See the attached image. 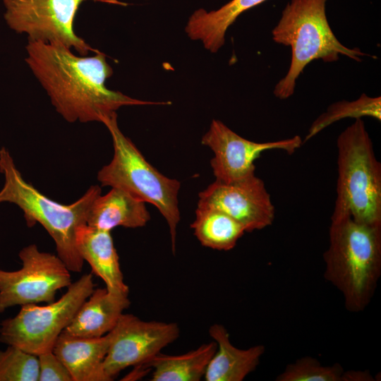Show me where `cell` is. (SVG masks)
I'll list each match as a JSON object with an SVG mask.
<instances>
[{"label":"cell","instance_id":"6da1fadb","mask_svg":"<svg viewBox=\"0 0 381 381\" xmlns=\"http://www.w3.org/2000/svg\"><path fill=\"white\" fill-rule=\"evenodd\" d=\"M25 62L46 90L56 111L68 122H102L120 107L168 104L143 101L109 90L113 71L105 55L77 56L59 43L28 42Z\"/></svg>","mask_w":381,"mask_h":381},{"label":"cell","instance_id":"7a4b0ae2","mask_svg":"<svg viewBox=\"0 0 381 381\" xmlns=\"http://www.w3.org/2000/svg\"><path fill=\"white\" fill-rule=\"evenodd\" d=\"M329 247L323 254L324 277L341 294L348 311H363L381 275V225L351 217L331 222Z\"/></svg>","mask_w":381,"mask_h":381},{"label":"cell","instance_id":"3957f363","mask_svg":"<svg viewBox=\"0 0 381 381\" xmlns=\"http://www.w3.org/2000/svg\"><path fill=\"white\" fill-rule=\"evenodd\" d=\"M0 172L5 183L0 190V203L11 202L23 212L29 227L41 224L54 240L57 255L71 272H80L84 260L75 245L77 229L86 224L94 200L102 193L100 186H91L76 201L61 204L40 193L28 183L16 167L8 150L0 149Z\"/></svg>","mask_w":381,"mask_h":381},{"label":"cell","instance_id":"277c9868","mask_svg":"<svg viewBox=\"0 0 381 381\" xmlns=\"http://www.w3.org/2000/svg\"><path fill=\"white\" fill-rule=\"evenodd\" d=\"M327 1L291 0L272 31L276 43L289 46L291 49L287 73L273 91L280 99L294 93L297 78L311 61L334 62L340 55L361 61L362 56H368L358 48L344 46L334 35L326 16Z\"/></svg>","mask_w":381,"mask_h":381},{"label":"cell","instance_id":"5b68a950","mask_svg":"<svg viewBox=\"0 0 381 381\" xmlns=\"http://www.w3.org/2000/svg\"><path fill=\"white\" fill-rule=\"evenodd\" d=\"M337 197L331 222L351 217L358 223L381 225V164L361 119L337 140Z\"/></svg>","mask_w":381,"mask_h":381},{"label":"cell","instance_id":"8992f818","mask_svg":"<svg viewBox=\"0 0 381 381\" xmlns=\"http://www.w3.org/2000/svg\"><path fill=\"white\" fill-rule=\"evenodd\" d=\"M101 123L111 134L114 155L111 162L98 171L97 180L102 186L123 189L155 206L169 226L174 253L176 227L181 219L178 200L180 181L163 175L145 159L120 130L116 112L104 117Z\"/></svg>","mask_w":381,"mask_h":381},{"label":"cell","instance_id":"52a82bcc","mask_svg":"<svg viewBox=\"0 0 381 381\" xmlns=\"http://www.w3.org/2000/svg\"><path fill=\"white\" fill-rule=\"evenodd\" d=\"M95 286L92 274H85L71 283L59 300L47 306H22L15 317L1 321L0 341L36 356L52 351Z\"/></svg>","mask_w":381,"mask_h":381},{"label":"cell","instance_id":"ba28073f","mask_svg":"<svg viewBox=\"0 0 381 381\" xmlns=\"http://www.w3.org/2000/svg\"><path fill=\"white\" fill-rule=\"evenodd\" d=\"M18 256L20 270H0V313L15 306L52 303L59 290L71 284V271L58 255L30 244Z\"/></svg>","mask_w":381,"mask_h":381},{"label":"cell","instance_id":"9c48e42d","mask_svg":"<svg viewBox=\"0 0 381 381\" xmlns=\"http://www.w3.org/2000/svg\"><path fill=\"white\" fill-rule=\"evenodd\" d=\"M84 0H2L4 19L18 33H26L28 42L59 43L85 56L97 52L73 30V21Z\"/></svg>","mask_w":381,"mask_h":381},{"label":"cell","instance_id":"30bf717a","mask_svg":"<svg viewBox=\"0 0 381 381\" xmlns=\"http://www.w3.org/2000/svg\"><path fill=\"white\" fill-rule=\"evenodd\" d=\"M109 334L103 368L111 381L128 367L147 363L179 337V328L174 322L144 321L123 313Z\"/></svg>","mask_w":381,"mask_h":381},{"label":"cell","instance_id":"8fae6325","mask_svg":"<svg viewBox=\"0 0 381 381\" xmlns=\"http://www.w3.org/2000/svg\"><path fill=\"white\" fill-rule=\"evenodd\" d=\"M201 143L214 153L210 160L215 181L229 183L255 174V161L261 153L279 150L291 155L303 140L299 135L276 141L257 143L246 139L219 120H212Z\"/></svg>","mask_w":381,"mask_h":381},{"label":"cell","instance_id":"7c38bea8","mask_svg":"<svg viewBox=\"0 0 381 381\" xmlns=\"http://www.w3.org/2000/svg\"><path fill=\"white\" fill-rule=\"evenodd\" d=\"M198 205L219 210L245 229L246 232L272 225L274 206L263 181L255 174L224 183L215 181L199 193Z\"/></svg>","mask_w":381,"mask_h":381},{"label":"cell","instance_id":"4fadbf2b","mask_svg":"<svg viewBox=\"0 0 381 381\" xmlns=\"http://www.w3.org/2000/svg\"><path fill=\"white\" fill-rule=\"evenodd\" d=\"M109 341V333L99 337L82 338L63 331L52 351L66 367L73 381H109L103 368Z\"/></svg>","mask_w":381,"mask_h":381},{"label":"cell","instance_id":"5bb4252c","mask_svg":"<svg viewBox=\"0 0 381 381\" xmlns=\"http://www.w3.org/2000/svg\"><path fill=\"white\" fill-rule=\"evenodd\" d=\"M75 245L80 257L104 281L109 292L128 295L111 231L81 225L76 230Z\"/></svg>","mask_w":381,"mask_h":381},{"label":"cell","instance_id":"9a60e30c","mask_svg":"<svg viewBox=\"0 0 381 381\" xmlns=\"http://www.w3.org/2000/svg\"><path fill=\"white\" fill-rule=\"evenodd\" d=\"M130 304L128 295L111 293L106 287L95 289L64 331L82 338L102 337L114 329Z\"/></svg>","mask_w":381,"mask_h":381},{"label":"cell","instance_id":"2e32d148","mask_svg":"<svg viewBox=\"0 0 381 381\" xmlns=\"http://www.w3.org/2000/svg\"><path fill=\"white\" fill-rule=\"evenodd\" d=\"M209 333L217 343V350L207 367L206 381H242L255 370L265 351L260 344L247 349L236 348L226 329L219 324L212 325Z\"/></svg>","mask_w":381,"mask_h":381},{"label":"cell","instance_id":"e0dca14e","mask_svg":"<svg viewBox=\"0 0 381 381\" xmlns=\"http://www.w3.org/2000/svg\"><path fill=\"white\" fill-rule=\"evenodd\" d=\"M150 214L145 202L126 190L114 188L104 195H99L93 202L86 224L104 231L114 228H138L146 225Z\"/></svg>","mask_w":381,"mask_h":381},{"label":"cell","instance_id":"ac0fdd59","mask_svg":"<svg viewBox=\"0 0 381 381\" xmlns=\"http://www.w3.org/2000/svg\"><path fill=\"white\" fill-rule=\"evenodd\" d=\"M265 1L231 0L217 10L199 8L189 18L185 32L189 38L200 41L206 49L215 53L224 45L226 30L237 18Z\"/></svg>","mask_w":381,"mask_h":381},{"label":"cell","instance_id":"d6986e66","mask_svg":"<svg viewBox=\"0 0 381 381\" xmlns=\"http://www.w3.org/2000/svg\"><path fill=\"white\" fill-rule=\"evenodd\" d=\"M216 350L217 343L212 341L183 355L159 353L145 365L153 369L152 381H198L204 377Z\"/></svg>","mask_w":381,"mask_h":381},{"label":"cell","instance_id":"ffe728a7","mask_svg":"<svg viewBox=\"0 0 381 381\" xmlns=\"http://www.w3.org/2000/svg\"><path fill=\"white\" fill-rule=\"evenodd\" d=\"M190 227L203 246L218 250H231L246 232L239 222L225 212L202 205H197Z\"/></svg>","mask_w":381,"mask_h":381},{"label":"cell","instance_id":"44dd1931","mask_svg":"<svg viewBox=\"0 0 381 381\" xmlns=\"http://www.w3.org/2000/svg\"><path fill=\"white\" fill-rule=\"evenodd\" d=\"M369 116L381 120V97H371L363 93L354 101H340L330 104L311 124L303 143L316 135L332 123L346 118Z\"/></svg>","mask_w":381,"mask_h":381},{"label":"cell","instance_id":"7402d4cb","mask_svg":"<svg viewBox=\"0 0 381 381\" xmlns=\"http://www.w3.org/2000/svg\"><path fill=\"white\" fill-rule=\"evenodd\" d=\"M39 371L37 356L11 345L0 350V381H38Z\"/></svg>","mask_w":381,"mask_h":381},{"label":"cell","instance_id":"603a6c76","mask_svg":"<svg viewBox=\"0 0 381 381\" xmlns=\"http://www.w3.org/2000/svg\"><path fill=\"white\" fill-rule=\"evenodd\" d=\"M344 371L339 363L323 365L316 358L304 356L289 364L277 381H341Z\"/></svg>","mask_w":381,"mask_h":381},{"label":"cell","instance_id":"cb8c5ba5","mask_svg":"<svg viewBox=\"0 0 381 381\" xmlns=\"http://www.w3.org/2000/svg\"><path fill=\"white\" fill-rule=\"evenodd\" d=\"M39 360L38 381H73L64 365L52 351L37 356Z\"/></svg>","mask_w":381,"mask_h":381},{"label":"cell","instance_id":"d4e9b609","mask_svg":"<svg viewBox=\"0 0 381 381\" xmlns=\"http://www.w3.org/2000/svg\"><path fill=\"white\" fill-rule=\"evenodd\" d=\"M373 375L367 370H348L343 371L341 381H373Z\"/></svg>","mask_w":381,"mask_h":381},{"label":"cell","instance_id":"484cf974","mask_svg":"<svg viewBox=\"0 0 381 381\" xmlns=\"http://www.w3.org/2000/svg\"><path fill=\"white\" fill-rule=\"evenodd\" d=\"M111 1H115L116 0H111Z\"/></svg>","mask_w":381,"mask_h":381}]
</instances>
